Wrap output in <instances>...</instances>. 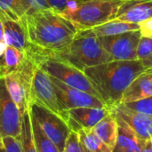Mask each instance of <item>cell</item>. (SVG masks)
Returning a JSON list of instances; mask_svg holds the SVG:
<instances>
[{"mask_svg":"<svg viewBox=\"0 0 152 152\" xmlns=\"http://www.w3.org/2000/svg\"><path fill=\"white\" fill-rule=\"evenodd\" d=\"M147 69L141 61H111L86 68L84 73L97 91L100 99L110 109L121 102L130 84Z\"/></svg>","mask_w":152,"mask_h":152,"instance_id":"1","label":"cell"},{"mask_svg":"<svg viewBox=\"0 0 152 152\" xmlns=\"http://www.w3.org/2000/svg\"><path fill=\"white\" fill-rule=\"evenodd\" d=\"M29 42L49 53L61 52L74 39L77 29L52 9L26 14L21 21Z\"/></svg>","mask_w":152,"mask_h":152,"instance_id":"2","label":"cell"},{"mask_svg":"<svg viewBox=\"0 0 152 152\" xmlns=\"http://www.w3.org/2000/svg\"><path fill=\"white\" fill-rule=\"evenodd\" d=\"M48 58L64 61L81 71L86 68L112 61L102 46L99 37L91 28L78 30L72 42L65 49L61 52L49 53Z\"/></svg>","mask_w":152,"mask_h":152,"instance_id":"3","label":"cell"},{"mask_svg":"<svg viewBox=\"0 0 152 152\" xmlns=\"http://www.w3.org/2000/svg\"><path fill=\"white\" fill-rule=\"evenodd\" d=\"M125 1L74 2L59 14L70 21L77 30L90 29L114 20Z\"/></svg>","mask_w":152,"mask_h":152,"instance_id":"4","label":"cell"},{"mask_svg":"<svg viewBox=\"0 0 152 152\" xmlns=\"http://www.w3.org/2000/svg\"><path fill=\"white\" fill-rule=\"evenodd\" d=\"M37 66V61L28 55L27 61L20 68L4 77L9 94L21 114L29 110L32 77Z\"/></svg>","mask_w":152,"mask_h":152,"instance_id":"5","label":"cell"},{"mask_svg":"<svg viewBox=\"0 0 152 152\" xmlns=\"http://www.w3.org/2000/svg\"><path fill=\"white\" fill-rule=\"evenodd\" d=\"M38 67L49 76L58 79L67 86L88 93L100 99L97 91L94 89L89 78L84 71L59 60L48 58L42 61Z\"/></svg>","mask_w":152,"mask_h":152,"instance_id":"6","label":"cell"},{"mask_svg":"<svg viewBox=\"0 0 152 152\" xmlns=\"http://www.w3.org/2000/svg\"><path fill=\"white\" fill-rule=\"evenodd\" d=\"M29 113L60 151H64L66 141L71 131L66 120L56 113L37 103H31Z\"/></svg>","mask_w":152,"mask_h":152,"instance_id":"7","label":"cell"},{"mask_svg":"<svg viewBox=\"0 0 152 152\" xmlns=\"http://www.w3.org/2000/svg\"><path fill=\"white\" fill-rule=\"evenodd\" d=\"M31 103L43 106L67 120L68 112L65 113L60 107L50 76L38 66L35 69L32 77Z\"/></svg>","mask_w":152,"mask_h":152,"instance_id":"8","label":"cell"},{"mask_svg":"<svg viewBox=\"0 0 152 152\" xmlns=\"http://www.w3.org/2000/svg\"><path fill=\"white\" fill-rule=\"evenodd\" d=\"M53 82V88L56 94L57 100L60 107L67 113L69 110L77 108H105L106 105L103 102L96 96H94L88 93L81 91L79 89L71 87L59 81L58 79L50 76Z\"/></svg>","mask_w":152,"mask_h":152,"instance_id":"9","label":"cell"},{"mask_svg":"<svg viewBox=\"0 0 152 152\" xmlns=\"http://www.w3.org/2000/svg\"><path fill=\"white\" fill-rule=\"evenodd\" d=\"M141 36L139 29L115 36L99 37V39L112 61H135Z\"/></svg>","mask_w":152,"mask_h":152,"instance_id":"10","label":"cell"},{"mask_svg":"<svg viewBox=\"0 0 152 152\" xmlns=\"http://www.w3.org/2000/svg\"><path fill=\"white\" fill-rule=\"evenodd\" d=\"M22 114L11 98L4 77H0V134L20 139Z\"/></svg>","mask_w":152,"mask_h":152,"instance_id":"11","label":"cell"},{"mask_svg":"<svg viewBox=\"0 0 152 152\" xmlns=\"http://www.w3.org/2000/svg\"><path fill=\"white\" fill-rule=\"evenodd\" d=\"M110 109L105 108H77L68 111L67 124L71 131L77 133L81 129H92L99 121L109 115Z\"/></svg>","mask_w":152,"mask_h":152,"instance_id":"12","label":"cell"},{"mask_svg":"<svg viewBox=\"0 0 152 152\" xmlns=\"http://www.w3.org/2000/svg\"><path fill=\"white\" fill-rule=\"evenodd\" d=\"M110 110L118 115L132 128L142 142H145L148 140H151L152 117L132 110L123 103H119Z\"/></svg>","mask_w":152,"mask_h":152,"instance_id":"13","label":"cell"},{"mask_svg":"<svg viewBox=\"0 0 152 152\" xmlns=\"http://www.w3.org/2000/svg\"><path fill=\"white\" fill-rule=\"evenodd\" d=\"M0 20L4 27L5 44L30 55L36 49V46L29 42L24 26L20 22L13 20L3 14H0Z\"/></svg>","mask_w":152,"mask_h":152,"instance_id":"14","label":"cell"},{"mask_svg":"<svg viewBox=\"0 0 152 152\" xmlns=\"http://www.w3.org/2000/svg\"><path fill=\"white\" fill-rule=\"evenodd\" d=\"M152 18V0H126L114 20L139 24Z\"/></svg>","mask_w":152,"mask_h":152,"instance_id":"15","label":"cell"},{"mask_svg":"<svg viewBox=\"0 0 152 152\" xmlns=\"http://www.w3.org/2000/svg\"><path fill=\"white\" fill-rule=\"evenodd\" d=\"M114 113L118 123V138L112 152H142L144 142L118 115Z\"/></svg>","mask_w":152,"mask_h":152,"instance_id":"16","label":"cell"},{"mask_svg":"<svg viewBox=\"0 0 152 152\" xmlns=\"http://www.w3.org/2000/svg\"><path fill=\"white\" fill-rule=\"evenodd\" d=\"M152 96V69L140 74L125 91L120 103H127Z\"/></svg>","mask_w":152,"mask_h":152,"instance_id":"17","label":"cell"},{"mask_svg":"<svg viewBox=\"0 0 152 152\" xmlns=\"http://www.w3.org/2000/svg\"><path fill=\"white\" fill-rule=\"evenodd\" d=\"M92 130L111 151L114 149L118 138V123L112 111L99 121Z\"/></svg>","mask_w":152,"mask_h":152,"instance_id":"18","label":"cell"},{"mask_svg":"<svg viewBox=\"0 0 152 152\" xmlns=\"http://www.w3.org/2000/svg\"><path fill=\"white\" fill-rule=\"evenodd\" d=\"M27 53L20 51L15 47L7 45L0 64V74L2 77L20 68L28 58Z\"/></svg>","mask_w":152,"mask_h":152,"instance_id":"19","label":"cell"},{"mask_svg":"<svg viewBox=\"0 0 152 152\" xmlns=\"http://www.w3.org/2000/svg\"><path fill=\"white\" fill-rule=\"evenodd\" d=\"M91 29L97 37H108L119 35L129 31L139 30L140 27L139 24L136 23L121 21L118 20H111Z\"/></svg>","mask_w":152,"mask_h":152,"instance_id":"20","label":"cell"},{"mask_svg":"<svg viewBox=\"0 0 152 152\" xmlns=\"http://www.w3.org/2000/svg\"><path fill=\"white\" fill-rule=\"evenodd\" d=\"M30 114V113H29ZM32 134L36 148L38 152H61L53 142L47 137V135L41 129L36 119L30 115Z\"/></svg>","mask_w":152,"mask_h":152,"instance_id":"21","label":"cell"},{"mask_svg":"<svg viewBox=\"0 0 152 152\" xmlns=\"http://www.w3.org/2000/svg\"><path fill=\"white\" fill-rule=\"evenodd\" d=\"M77 134L82 146L90 152H112L92 129H81L77 132Z\"/></svg>","mask_w":152,"mask_h":152,"instance_id":"22","label":"cell"},{"mask_svg":"<svg viewBox=\"0 0 152 152\" xmlns=\"http://www.w3.org/2000/svg\"><path fill=\"white\" fill-rule=\"evenodd\" d=\"M0 14L21 23L26 15L23 0H0Z\"/></svg>","mask_w":152,"mask_h":152,"instance_id":"23","label":"cell"},{"mask_svg":"<svg viewBox=\"0 0 152 152\" xmlns=\"http://www.w3.org/2000/svg\"><path fill=\"white\" fill-rule=\"evenodd\" d=\"M20 142L23 152H38L32 134L31 119L29 110L22 114L21 119V133L20 136Z\"/></svg>","mask_w":152,"mask_h":152,"instance_id":"24","label":"cell"},{"mask_svg":"<svg viewBox=\"0 0 152 152\" xmlns=\"http://www.w3.org/2000/svg\"><path fill=\"white\" fill-rule=\"evenodd\" d=\"M123 104L132 110L152 117V96Z\"/></svg>","mask_w":152,"mask_h":152,"instance_id":"25","label":"cell"},{"mask_svg":"<svg viewBox=\"0 0 152 152\" xmlns=\"http://www.w3.org/2000/svg\"><path fill=\"white\" fill-rule=\"evenodd\" d=\"M152 54V38L141 36L137 50H136V57L137 60L142 61Z\"/></svg>","mask_w":152,"mask_h":152,"instance_id":"26","label":"cell"},{"mask_svg":"<svg viewBox=\"0 0 152 152\" xmlns=\"http://www.w3.org/2000/svg\"><path fill=\"white\" fill-rule=\"evenodd\" d=\"M63 152H84L77 133L74 131H70L68 139L66 141Z\"/></svg>","mask_w":152,"mask_h":152,"instance_id":"27","label":"cell"},{"mask_svg":"<svg viewBox=\"0 0 152 152\" xmlns=\"http://www.w3.org/2000/svg\"><path fill=\"white\" fill-rule=\"evenodd\" d=\"M26 14H29L32 12H36L38 11H43L46 9H51L46 0H23Z\"/></svg>","mask_w":152,"mask_h":152,"instance_id":"28","label":"cell"},{"mask_svg":"<svg viewBox=\"0 0 152 152\" xmlns=\"http://www.w3.org/2000/svg\"><path fill=\"white\" fill-rule=\"evenodd\" d=\"M3 143L6 152H23L20 139L18 138L12 136L3 137Z\"/></svg>","mask_w":152,"mask_h":152,"instance_id":"29","label":"cell"},{"mask_svg":"<svg viewBox=\"0 0 152 152\" xmlns=\"http://www.w3.org/2000/svg\"><path fill=\"white\" fill-rule=\"evenodd\" d=\"M46 1L50 5V8L58 13L63 12L68 6H69L71 4L75 2V0H46Z\"/></svg>","mask_w":152,"mask_h":152,"instance_id":"30","label":"cell"},{"mask_svg":"<svg viewBox=\"0 0 152 152\" xmlns=\"http://www.w3.org/2000/svg\"><path fill=\"white\" fill-rule=\"evenodd\" d=\"M139 27L142 36L152 38V18L140 22Z\"/></svg>","mask_w":152,"mask_h":152,"instance_id":"31","label":"cell"},{"mask_svg":"<svg viewBox=\"0 0 152 152\" xmlns=\"http://www.w3.org/2000/svg\"><path fill=\"white\" fill-rule=\"evenodd\" d=\"M7 45L5 44L4 41V27H3V23L0 20V64L2 61V58L4 53V50L6 48ZM1 75V74H0Z\"/></svg>","mask_w":152,"mask_h":152,"instance_id":"32","label":"cell"},{"mask_svg":"<svg viewBox=\"0 0 152 152\" xmlns=\"http://www.w3.org/2000/svg\"><path fill=\"white\" fill-rule=\"evenodd\" d=\"M141 62L145 67V69H152V54L146 59L141 61Z\"/></svg>","mask_w":152,"mask_h":152,"instance_id":"33","label":"cell"},{"mask_svg":"<svg viewBox=\"0 0 152 152\" xmlns=\"http://www.w3.org/2000/svg\"><path fill=\"white\" fill-rule=\"evenodd\" d=\"M142 152H152V140H148L144 142Z\"/></svg>","mask_w":152,"mask_h":152,"instance_id":"34","label":"cell"},{"mask_svg":"<svg viewBox=\"0 0 152 152\" xmlns=\"http://www.w3.org/2000/svg\"><path fill=\"white\" fill-rule=\"evenodd\" d=\"M86 1H93V0H75V2H86ZM99 1H122V0H99Z\"/></svg>","mask_w":152,"mask_h":152,"instance_id":"35","label":"cell"},{"mask_svg":"<svg viewBox=\"0 0 152 152\" xmlns=\"http://www.w3.org/2000/svg\"><path fill=\"white\" fill-rule=\"evenodd\" d=\"M4 148V143H3V137L0 134V149Z\"/></svg>","mask_w":152,"mask_h":152,"instance_id":"36","label":"cell"},{"mask_svg":"<svg viewBox=\"0 0 152 152\" xmlns=\"http://www.w3.org/2000/svg\"><path fill=\"white\" fill-rule=\"evenodd\" d=\"M82 147H83V146H82ZM83 151H84V152H90L88 150H86V148H84V147H83Z\"/></svg>","mask_w":152,"mask_h":152,"instance_id":"37","label":"cell"},{"mask_svg":"<svg viewBox=\"0 0 152 152\" xmlns=\"http://www.w3.org/2000/svg\"><path fill=\"white\" fill-rule=\"evenodd\" d=\"M0 152H6V151H5L4 148H2V149H0Z\"/></svg>","mask_w":152,"mask_h":152,"instance_id":"38","label":"cell"},{"mask_svg":"<svg viewBox=\"0 0 152 152\" xmlns=\"http://www.w3.org/2000/svg\"><path fill=\"white\" fill-rule=\"evenodd\" d=\"M0 77H2V76H1V75H0Z\"/></svg>","mask_w":152,"mask_h":152,"instance_id":"39","label":"cell"},{"mask_svg":"<svg viewBox=\"0 0 152 152\" xmlns=\"http://www.w3.org/2000/svg\"><path fill=\"white\" fill-rule=\"evenodd\" d=\"M151 140H152V136H151Z\"/></svg>","mask_w":152,"mask_h":152,"instance_id":"40","label":"cell"}]
</instances>
